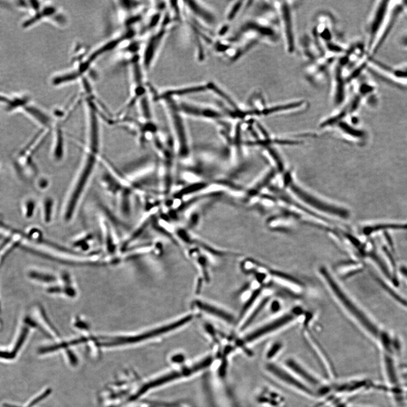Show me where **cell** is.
<instances>
[{"label": "cell", "mask_w": 407, "mask_h": 407, "mask_svg": "<svg viewBox=\"0 0 407 407\" xmlns=\"http://www.w3.org/2000/svg\"><path fill=\"white\" fill-rule=\"evenodd\" d=\"M86 139L81 164L62 207V217L67 222L74 218L96 167L100 163L101 134L87 133Z\"/></svg>", "instance_id": "6da1fadb"}, {"label": "cell", "mask_w": 407, "mask_h": 407, "mask_svg": "<svg viewBox=\"0 0 407 407\" xmlns=\"http://www.w3.org/2000/svg\"><path fill=\"white\" fill-rule=\"evenodd\" d=\"M289 1H273L279 20L281 35L285 50L287 53H295L297 49L298 41L296 36L294 19V5Z\"/></svg>", "instance_id": "7a4b0ae2"}, {"label": "cell", "mask_w": 407, "mask_h": 407, "mask_svg": "<svg viewBox=\"0 0 407 407\" xmlns=\"http://www.w3.org/2000/svg\"><path fill=\"white\" fill-rule=\"evenodd\" d=\"M390 2L380 1L376 3L365 23V33L368 54L373 48L383 31L390 14Z\"/></svg>", "instance_id": "3957f363"}, {"label": "cell", "mask_w": 407, "mask_h": 407, "mask_svg": "<svg viewBox=\"0 0 407 407\" xmlns=\"http://www.w3.org/2000/svg\"><path fill=\"white\" fill-rule=\"evenodd\" d=\"M49 132L50 130L43 128L40 133L37 134V137L34 138L29 145L18 153L19 155H17L16 156V168L22 178H29L28 176H29L30 178V176L33 177L36 175L37 169L33 161V156L36 149L39 147L40 144H42L44 139L47 138Z\"/></svg>", "instance_id": "277c9868"}, {"label": "cell", "mask_w": 407, "mask_h": 407, "mask_svg": "<svg viewBox=\"0 0 407 407\" xmlns=\"http://www.w3.org/2000/svg\"><path fill=\"white\" fill-rule=\"evenodd\" d=\"M330 100L334 106L339 107L345 102L347 96V82L344 69L338 59L329 70Z\"/></svg>", "instance_id": "5b68a950"}, {"label": "cell", "mask_w": 407, "mask_h": 407, "mask_svg": "<svg viewBox=\"0 0 407 407\" xmlns=\"http://www.w3.org/2000/svg\"><path fill=\"white\" fill-rule=\"evenodd\" d=\"M171 23V19L169 17H164L159 30L151 37L146 44L142 58V66L144 71H149L154 65Z\"/></svg>", "instance_id": "8992f818"}, {"label": "cell", "mask_w": 407, "mask_h": 407, "mask_svg": "<svg viewBox=\"0 0 407 407\" xmlns=\"http://www.w3.org/2000/svg\"><path fill=\"white\" fill-rule=\"evenodd\" d=\"M324 271V276L327 282H328L329 286L332 288L333 293L336 294V297L339 299V301L342 302V304L346 307L348 311H350L351 314L354 316L358 320L361 325H363L364 328L366 329L369 333L372 336H374L377 335L379 331V329L376 326H375L373 323L371 322L366 316H365L359 309L357 308L355 305L353 303V302L348 298L347 296L343 293L340 288L337 286V284L333 281L331 277H329V274Z\"/></svg>", "instance_id": "52a82bcc"}, {"label": "cell", "mask_w": 407, "mask_h": 407, "mask_svg": "<svg viewBox=\"0 0 407 407\" xmlns=\"http://www.w3.org/2000/svg\"><path fill=\"white\" fill-rule=\"evenodd\" d=\"M338 58L324 55L319 60L307 64L304 70L307 81L316 87H321L329 82L330 67Z\"/></svg>", "instance_id": "ba28073f"}, {"label": "cell", "mask_w": 407, "mask_h": 407, "mask_svg": "<svg viewBox=\"0 0 407 407\" xmlns=\"http://www.w3.org/2000/svg\"><path fill=\"white\" fill-rule=\"evenodd\" d=\"M267 370L276 377L278 380L283 382L284 384L295 388L301 392L305 393V394L314 396L316 394L314 391L305 385L300 380L295 377L293 374L290 373L283 368L278 366L277 365L269 364L267 365Z\"/></svg>", "instance_id": "9c48e42d"}, {"label": "cell", "mask_w": 407, "mask_h": 407, "mask_svg": "<svg viewBox=\"0 0 407 407\" xmlns=\"http://www.w3.org/2000/svg\"><path fill=\"white\" fill-rule=\"evenodd\" d=\"M309 103L305 99H297L287 101V102L278 103L267 106L262 112L264 116L298 112L304 110L309 106Z\"/></svg>", "instance_id": "30bf717a"}, {"label": "cell", "mask_w": 407, "mask_h": 407, "mask_svg": "<svg viewBox=\"0 0 407 407\" xmlns=\"http://www.w3.org/2000/svg\"><path fill=\"white\" fill-rule=\"evenodd\" d=\"M184 2L186 3V8L189 10L194 19H198L199 22L203 23L205 26L211 27L214 25L216 22V17L206 6L198 1Z\"/></svg>", "instance_id": "8fae6325"}, {"label": "cell", "mask_w": 407, "mask_h": 407, "mask_svg": "<svg viewBox=\"0 0 407 407\" xmlns=\"http://www.w3.org/2000/svg\"><path fill=\"white\" fill-rule=\"evenodd\" d=\"M194 305L200 310L206 313V314L214 316L219 319L223 320L228 323H233L235 321V319L231 314L225 310V309L217 307L216 305L212 304L200 300L194 301Z\"/></svg>", "instance_id": "7c38bea8"}, {"label": "cell", "mask_w": 407, "mask_h": 407, "mask_svg": "<svg viewBox=\"0 0 407 407\" xmlns=\"http://www.w3.org/2000/svg\"><path fill=\"white\" fill-rule=\"evenodd\" d=\"M291 317V316H285L284 318L277 320V321H273L265 326L261 327V328L256 330L255 331L250 333L249 335L246 337L245 340L248 342H251L261 338V337L266 336L267 334L276 331V330L282 328L289 322L292 319Z\"/></svg>", "instance_id": "4fadbf2b"}, {"label": "cell", "mask_w": 407, "mask_h": 407, "mask_svg": "<svg viewBox=\"0 0 407 407\" xmlns=\"http://www.w3.org/2000/svg\"><path fill=\"white\" fill-rule=\"evenodd\" d=\"M65 156V143L63 132L60 125L57 124L53 130V142L51 149V157L55 162H60Z\"/></svg>", "instance_id": "5bb4252c"}, {"label": "cell", "mask_w": 407, "mask_h": 407, "mask_svg": "<svg viewBox=\"0 0 407 407\" xmlns=\"http://www.w3.org/2000/svg\"><path fill=\"white\" fill-rule=\"evenodd\" d=\"M293 189L296 194H297L299 196L302 198V200H304L309 204H311L312 206L319 209L320 210L329 212L330 213L340 215V216L342 217H345L347 215V212L344 210H339V209L327 205L325 203H323L321 201L316 200L315 198L308 195L307 194L302 192V191L297 187H294Z\"/></svg>", "instance_id": "9a60e30c"}, {"label": "cell", "mask_w": 407, "mask_h": 407, "mask_svg": "<svg viewBox=\"0 0 407 407\" xmlns=\"http://www.w3.org/2000/svg\"><path fill=\"white\" fill-rule=\"evenodd\" d=\"M287 365L296 374L303 378L305 381H307L309 384L315 386L319 385V381L318 380V378H316L313 374L309 373L307 370H305L304 367H302L297 361L289 359L287 361Z\"/></svg>", "instance_id": "2e32d148"}, {"label": "cell", "mask_w": 407, "mask_h": 407, "mask_svg": "<svg viewBox=\"0 0 407 407\" xmlns=\"http://www.w3.org/2000/svg\"><path fill=\"white\" fill-rule=\"evenodd\" d=\"M41 204V213L43 220L46 223H50L55 211L54 200L52 197L47 196L44 198Z\"/></svg>", "instance_id": "e0dca14e"}, {"label": "cell", "mask_w": 407, "mask_h": 407, "mask_svg": "<svg viewBox=\"0 0 407 407\" xmlns=\"http://www.w3.org/2000/svg\"><path fill=\"white\" fill-rule=\"evenodd\" d=\"M244 1L234 2L233 4L230 6L229 9L226 15V19L228 21H231L234 20L236 17L239 15V12H241L243 8L245 7Z\"/></svg>", "instance_id": "ac0fdd59"}, {"label": "cell", "mask_w": 407, "mask_h": 407, "mask_svg": "<svg viewBox=\"0 0 407 407\" xmlns=\"http://www.w3.org/2000/svg\"><path fill=\"white\" fill-rule=\"evenodd\" d=\"M36 209V203L33 199H29L24 201L23 212L27 218H31Z\"/></svg>", "instance_id": "d6986e66"}, {"label": "cell", "mask_w": 407, "mask_h": 407, "mask_svg": "<svg viewBox=\"0 0 407 407\" xmlns=\"http://www.w3.org/2000/svg\"><path fill=\"white\" fill-rule=\"evenodd\" d=\"M388 71L390 72L394 77L399 79L407 80V65L402 66L394 69H389Z\"/></svg>", "instance_id": "ffe728a7"}, {"label": "cell", "mask_w": 407, "mask_h": 407, "mask_svg": "<svg viewBox=\"0 0 407 407\" xmlns=\"http://www.w3.org/2000/svg\"><path fill=\"white\" fill-rule=\"evenodd\" d=\"M27 335V330H25V331H24L22 335H20L19 338L18 340V342H17L15 349H14L12 352L15 354H17V353L18 352V351L20 350V347H22V344L24 342V340L26 339Z\"/></svg>", "instance_id": "44dd1931"}, {"label": "cell", "mask_w": 407, "mask_h": 407, "mask_svg": "<svg viewBox=\"0 0 407 407\" xmlns=\"http://www.w3.org/2000/svg\"><path fill=\"white\" fill-rule=\"evenodd\" d=\"M37 185L40 190H45L50 187V182L45 177H41V178L38 179Z\"/></svg>", "instance_id": "7402d4cb"}, {"label": "cell", "mask_w": 407, "mask_h": 407, "mask_svg": "<svg viewBox=\"0 0 407 407\" xmlns=\"http://www.w3.org/2000/svg\"><path fill=\"white\" fill-rule=\"evenodd\" d=\"M51 393V389H48L47 391H45L42 394L37 396L36 399L33 400L32 402L30 403V404L28 406V407H32L33 406L37 404V403L40 402L41 401H43L44 399L47 397Z\"/></svg>", "instance_id": "603a6c76"}, {"label": "cell", "mask_w": 407, "mask_h": 407, "mask_svg": "<svg viewBox=\"0 0 407 407\" xmlns=\"http://www.w3.org/2000/svg\"><path fill=\"white\" fill-rule=\"evenodd\" d=\"M281 349V346H280V344H277L276 345H274L269 350L268 354H267V357L270 358V359L273 358V357L276 356V354L279 352Z\"/></svg>", "instance_id": "cb8c5ba5"}, {"label": "cell", "mask_w": 407, "mask_h": 407, "mask_svg": "<svg viewBox=\"0 0 407 407\" xmlns=\"http://www.w3.org/2000/svg\"><path fill=\"white\" fill-rule=\"evenodd\" d=\"M16 356V354L12 352L9 353L0 351V358H2V359L11 360L15 359Z\"/></svg>", "instance_id": "d4e9b609"}, {"label": "cell", "mask_w": 407, "mask_h": 407, "mask_svg": "<svg viewBox=\"0 0 407 407\" xmlns=\"http://www.w3.org/2000/svg\"><path fill=\"white\" fill-rule=\"evenodd\" d=\"M401 44L403 47L407 48V34L402 37L401 39Z\"/></svg>", "instance_id": "484cf974"}, {"label": "cell", "mask_w": 407, "mask_h": 407, "mask_svg": "<svg viewBox=\"0 0 407 407\" xmlns=\"http://www.w3.org/2000/svg\"><path fill=\"white\" fill-rule=\"evenodd\" d=\"M402 6L403 10H406L407 11V1L402 2Z\"/></svg>", "instance_id": "4316f807"}, {"label": "cell", "mask_w": 407, "mask_h": 407, "mask_svg": "<svg viewBox=\"0 0 407 407\" xmlns=\"http://www.w3.org/2000/svg\"><path fill=\"white\" fill-rule=\"evenodd\" d=\"M3 406H4L5 407H18V406H15V405H9V404H5L4 405H3Z\"/></svg>", "instance_id": "83f0119b"}]
</instances>
